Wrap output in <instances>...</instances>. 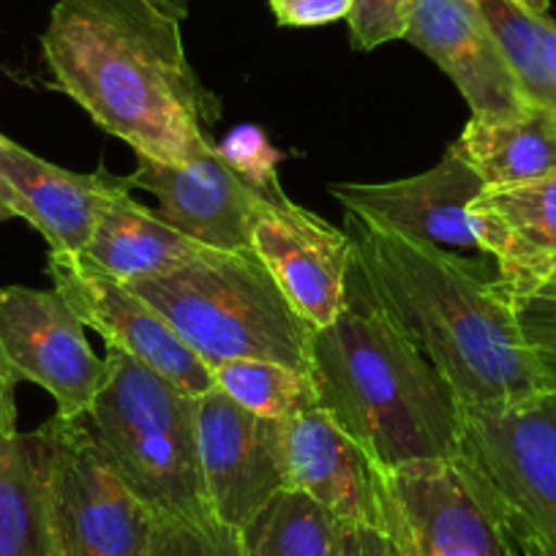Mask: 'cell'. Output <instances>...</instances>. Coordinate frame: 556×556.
Wrapping results in <instances>:
<instances>
[{
    "instance_id": "1",
    "label": "cell",
    "mask_w": 556,
    "mask_h": 556,
    "mask_svg": "<svg viewBox=\"0 0 556 556\" xmlns=\"http://www.w3.org/2000/svg\"><path fill=\"white\" fill-rule=\"evenodd\" d=\"M184 0H58L41 34L52 88L137 156L184 164L216 146L218 99L186 55Z\"/></svg>"
},
{
    "instance_id": "2",
    "label": "cell",
    "mask_w": 556,
    "mask_h": 556,
    "mask_svg": "<svg viewBox=\"0 0 556 556\" xmlns=\"http://www.w3.org/2000/svg\"><path fill=\"white\" fill-rule=\"evenodd\" d=\"M346 218L366 287L462 406L491 409L556 393L554 368L529 339L500 273L442 245Z\"/></svg>"
},
{
    "instance_id": "3",
    "label": "cell",
    "mask_w": 556,
    "mask_h": 556,
    "mask_svg": "<svg viewBox=\"0 0 556 556\" xmlns=\"http://www.w3.org/2000/svg\"><path fill=\"white\" fill-rule=\"evenodd\" d=\"M308 377L319 409L384 472L456 458L464 406L384 314L352 260L339 317L312 333Z\"/></svg>"
},
{
    "instance_id": "4",
    "label": "cell",
    "mask_w": 556,
    "mask_h": 556,
    "mask_svg": "<svg viewBox=\"0 0 556 556\" xmlns=\"http://www.w3.org/2000/svg\"><path fill=\"white\" fill-rule=\"evenodd\" d=\"M207 366L270 361L308 371L314 328L287 303L254 251H207L162 278L131 281Z\"/></svg>"
},
{
    "instance_id": "5",
    "label": "cell",
    "mask_w": 556,
    "mask_h": 556,
    "mask_svg": "<svg viewBox=\"0 0 556 556\" xmlns=\"http://www.w3.org/2000/svg\"><path fill=\"white\" fill-rule=\"evenodd\" d=\"M101 453L156 516L213 518L197 442V399L117 350L83 417Z\"/></svg>"
},
{
    "instance_id": "6",
    "label": "cell",
    "mask_w": 556,
    "mask_h": 556,
    "mask_svg": "<svg viewBox=\"0 0 556 556\" xmlns=\"http://www.w3.org/2000/svg\"><path fill=\"white\" fill-rule=\"evenodd\" d=\"M458 462L505 529L556 556V393L510 406H464Z\"/></svg>"
},
{
    "instance_id": "7",
    "label": "cell",
    "mask_w": 556,
    "mask_h": 556,
    "mask_svg": "<svg viewBox=\"0 0 556 556\" xmlns=\"http://www.w3.org/2000/svg\"><path fill=\"white\" fill-rule=\"evenodd\" d=\"M41 434L58 554L146 556L159 516L112 469L88 424L52 415Z\"/></svg>"
},
{
    "instance_id": "8",
    "label": "cell",
    "mask_w": 556,
    "mask_h": 556,
    "mask_svg": "<svg viewBox=\"0 0 556 556\" xmlns=\"http://www.w3.org/2000/svg\"><path fill=\"white\" fill-rule=\"evenodd\" d=\"M0 374L47 390L63 420H83L106 382V357L55 290L0 287Z\"/></svg>"
},
{
    "instance_id": "9",
    "label": "cell",
    "mask_w": 556,
    "mask_h": 556,
    "mask_svg": "<svg viewBox=\"0 0 556 556\" xmlns=\"http://www.w3.org/2000/svg\"><path fill=\"white\" fill-rule=\"evenodd\" d=\"M388 532L412 556H510L505 523L458 458L384 472Z\"/></svg>"
},
{
    "instance_id": "10",
    "label": "cell",
    "mask_w": 556,
    "mask_h": 556,
    "mask_svg": "<svg viewBox=\"0 0 556 556\" xmlns=\"http://www.w3.org/2000/svg\"><path fill=\"white\" fill-rule=\"evenodd\" d=\"M47 273L52 290L72 306L85 328H93L106 341V350L134 357L194 399L213 390L211 366L186 346L167 319L88 256L50 251Z\"/></svg>"
},
{
    "instance_id": "11",
    "label": "cell",
    "mask_w": 556,
    "mask_h": 556,
    "mask_svg": "<svg viewBox=\"0 0 556 556\" xmlns=\"http://www.w3.org/2000/svg\"><path fill=\"white\" fill-rule=\"evenodd\" d=\"M197 442L207 502L218 521L243 529L290 489L287 424L243 409L218 388L197 395Z\"/></svg>"
},
{
    "instance_id": "12",
    "label": "cell",
    "mask_w": 556,
    "mask_h": 556,
    "mask_svg": "<svg viewBox=\"0 0 556 556\" xmlns=\"http://www.w3.org/2000/svg\"><path fill=\"white\" fill-rule=\"evenodd\" d=\"M251 251L260 256L281 295L314 330L328 328L346 303L355 243L290 197L267 205L251 232Z\"/></svg>"
},
{
    "instance_id": "13",
    "label": "cell",
    "mask_w": 556,
    "mask_h": 556,
    "mask_svg": "<svg viewBox=\"0 0 556 556\" xmlns=\"http://www.w3.org/2000/svg\"><path fill=\"white\" fill-rule=\"evenodd\" d=\"M126 180L131 189L151 191L159 216L175 229L216 251H249L262 213L287 197H267L245 184L216 146L184 164L137 156V169Z\"/></svg>"
},
{
    "instance_id": "14",
    "label": "cell",
    "mask_w": 556,
    "mask_h": 556,
    "mask_svg": "<svg viewBox=\"0 0 556 556\" xmlns=\"http://www.w3.org/2000/svg\"><path fill=\"white\" fill-rule=\"evenodd\" d=\"M483 189L485 184L456 146L447 148L440 164L415 178L330 186L336 200L357 222L451 251L478 249L469 227V205Z\"/></svg>"
},
{
    "instance_id": "15",
    "label": "cell",
    "mask_w": 556,
    "mask_h": 556,
    "mask_svg": "<svg viewBox=\"0 0 556 556\" xmlns=\"http://www.w3.org/2000/svg\"><path fill=\"white\" fill-rule=\"evenodd\" d=\"M290 489L323 505L344 529H388L384 469L323 409L287 424Z\"/></svg>"
},
{
    "instance_id": "16",
    "label": "cell",
    "mask_w": 556,
    "mask_h": 556,
    "mask_svg": "<svg viewBox=\"0 0 556 556\" xmlns=\"http://www.w3.org/2000/svg\"><path fill=\"white\" fill-rule=\"evenodd\" d=\"M404 39L453 79L472 115H507L532 104L472 0H417Z\"/></svg>"
},
{
    "instance_id": "17",
    "label": "cell",
    "mask_w": 556,
    "mask_h": 556,
    "mask_svg": "<svg viewBox=\"0 0 556 556\" xmlns=\"http://www.w3.org/2000/svg\"><path fill=\"white\" fill-rule=\"evenodd\" d=\"M478 249L518 301L556 273V173L513 186H485L469 205Z\"/></svg>"
},
{
    "instance_id": "18",
    "label": "cell",
    "mask_w": 556,
    "mask_h": 556,
    "mask_svg": "<svg viewBox=\"0 0 556 556\" xmlns=\"http://www.w3.org/2000/svg\"><path fill=\"white\" fill-rule=\"evenodd\" d=\"M0 169L17 194L25 222L50 251L63 254H85L101 207L121 189H131L126 178L106 169L83 175L45 162L7 134H0Z\"/></svg>"
},
{
    "instance_id": "19",
    "label": "cell",
    "mask_w": 556,
    "mask_h": 556,
    "mask_svg": "<svg viewBox=\"0 0 556 556\" xmlns=\"http://www.w3.org/2000/svg\"><path fill=\"white\" fill-rule=\"evenodd\" d=\"M207 251L213 249L191 240L159 216V211H148L128 189H121L101 207L85 256L112 278L131 285L169 276L202 260Z\"/></svg>"
},
{
    "instance_id": "20",
    "label": "cell",
    "mask_w": 556,
    "mask_h": 556,
    "mask_svg": "<svg viewBox=\"0 0 556 556\" xmlns=\"http://www.w3.org/2000/svg\"><path fill=\"white\" fill-rule=\"evenodd\" d=\"M0 556H61L41 429H0Z\"/></svg>"
},
{
    "instance_id": "21",
    "label": "cell",
    "mask_w": 556,
    "mask_h": 556,
    "mask_svg": "<svg viewBox=\"0 0 556 556\" xmlns=\"http://www.w3.org/2000/svg\"><path fill=\"white\" fill-rule=\"evenodd\" d=\"M485 186H513L556 173V110L529 104L507 115H472L453 142Z\"/></svg>"
},
{
    "instance_id": "22",
    "label": "cell",
    "mask_w": 556,
    "mask_h": 556,
    "mask_svg": "<svg viewBox=\"0 0 556 556\" xmlns=\"http://www.w3.org/2000/svg\"><path fill=\"white\" fill-rule=\"evenodd\" d=\"M240 532L245 556H346V529L295 489L281 491Z\"/></svg>"
},
{
    "instance_id": "23",
    "label": "cell",
    "mask_w": 556,
    "mask_h": 556,
    "mask_svg": "<svg viewBox=\"0 0 556 556\" xmlns=\"http://www.w3.org/2000/svg\"><path fill=\"white\" fill-rule=\"evenodd\" d=\"M211 374L213 388L267 420L290 424L303 412L319 409L312 377L301 368L270 361H227L211 366Z\"/></svg>"
},
{
    "instance_id": "24",
    "label": "cell",
    "mask_w": 556,
    "mask_h": 556,
    "mask_svg": "<svg viewBox=\"0 0 556 556\" xmlns=\"http://www.w3.org/2000/svg\"><path fill=\"white\" fill-rule=\"evenodd\" d=\"M146 556H245L243 532L216 516L205 521L159 516Z\"/></svg>"
},
{
    "instance_id": "25",
    "label": "cell",
    "mask_w": 556,
    "mask_h": 556,
    "mask_svg": "<svg viewBox=\"0 0 556 556\" xmlns=\"http://www.w3.org/2000/svg\"><path fill=\"white\" fill-rule=\"evenodd\" d=\"M216 151L256 191L267 197H285L281 180H278L281 153L270 146V139L260 126L245 123V126L232 128L222 142H216Z\"/></svg>"
},
{
    "instance_id": "26",
    "label": "cell",
    "mask_w": 556,
    "mask_h": 556,
    "mask_svg": "<svg viewBox=\"0 0 556 556\" xmlns=\"http://www.w3.org/2000/svg\"><path fill=\"white\" fill-rule=\"evenodd\" d=\"M415 7L417 0H352L346 14L352 47L368 52L388 41L404 39Z\"/></svg>"
},
{
    "instance_id": "27",
    "label": "cell",
    "mask_w": 556,
    "mask_h": 556,
    "mask_svg": "<svg viewBox=\"0 0 556 556\" xmlns=\"http://www.w3.org/2000/svg\"><path fill=\"white\" fill-rule=\"evenodd\" d=\"M518 312L527 325L529 339L543 352V357L556 374V273L545 278L532 295L518 301Z\"/></svg>"
},
{
    "instance_id": "28",
    "label": "cell",
    "mask_w": 556,
    "mask_h": 556,
    "mask_svg": "<svg viewBox=\"0 0 556 556\" xmlns=\"http://www.w3.org/2000/svg\"><path fill=\"white\" fill-rule=\"evenodd\" d=\"M278 25L287 28H317L346 20L352 0H270Z\"/></svg>"
},
{
    "instance_id": "29",
    "label": "cell",
    "mask_w": 556,
    "mask_h": 556,
    "mask_svg": "<svg viewBox=\"0 0 556 556\" xmlns=\"http://www.w3.org/2000/svg\"><path fill=\"white\" fill-rule=\"evenodd\" d=\"M346 556H412L388 529H346Z\"/></svg>"
},
{
    "instance_id": "30",
    "label": "cell",
    "mask_w": 556,
    "mask_h": 556,
    "mask_svg": "<svg viewBox=\"0 0 556 556\" xmlns=\"http://www.w3.org/2000/svg\"><path fill=\"white\" fill-rule=\"evenodd\" d=\"M14 388L17 384H12L0 374V429L17 426V399H14Z\"/></svg>"
},
{
    "instance_id": "31",
    "label": "cell",
    "mask_w": 556,
    "mask_h": 556,
    "mask_svg": "<svg viewBox=\"0 0 556 556\" xmlns=\"http://www.w3.org/2000/svg\"><path fill=\"white\" fill-rule=\"evenodd\" d=\"M9 218H23V207H20L12 184H9L3 169H0V222H9Z\"/></svg>"
},
{
    "instance_id": "32",
    "label": "cell",
    "mask_w": 556,
    "mask_h": 556,
    "mask_svg": "<svg viewBox=\"0 0 556 556\" xmlns=\"http://www.w3.org/2000/svg\"><path fill=\"white\" fill-rule=\"evenodd\" d=\"M507 540H510V556H551L548 551L540 548L538 543H532V540L527 538H518V534L507 532Z\"/></svg>"
},
{
    "instance_id": "33",
    "label": "cell",
    "mask_w": 556,
    "mask_h": 556,
    "mask_svg": "<svg viewBox=\"0 0 556 556\" xmlns=\"http://www.w3.org/2000/svg\"><path fill=\"white\" fill-rule=\"evenodd\" d=\"M543 50H545V61H548L551 74H554L556 79V23H551L548 17H545V25H543Z\"/></svg>"
},
{
    "instance_id": "34",
    "label": "cell",
    "mask_w": 556,
    "mask_h": 556,
    "mask_svg": "<svg viewBox=\"0 0 556 556\" xmlns=\"http://www.w3.org/2000/svg\"><path fill=\"white\" fill-rule=\"evenodd\" d=\"M513 3H518L521 9H527L529 14H538V17H545V14H548V7H551V0H513Z\"/></svg>"
}]
</instances>
